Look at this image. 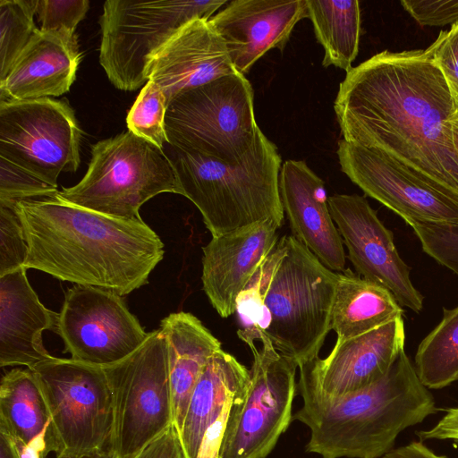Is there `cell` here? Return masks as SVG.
<instances>
[{"label":"cell","mask_w":458,"mask_h":458,"mask_svg":"<svg viewBox=\"0 0 458 458\" xmlns=\"http://www.w3.org/2000/svg\"><path fill=\"white\" fill-rule=\"evenodd\" d=\"M334 108L344 140L381 150L458 194V101L426 49L385 50L352 67Z\"/></svg>","instance_id":"cell-1"},{"label":"cell","mask_w":458,"mask_h":458,"mask_svg":"<svg viewBox=\"0 0 458 458\" xmlns=\"http://www.w3.org/2000/svg\"><path fill=\"white\" fill-rule=\"evenodd\" d=\"M29 251L23 267L121 296L146 284L164 243L142 219L111 216L56 195L20 200Z\"/></svg>","instance_id":"cell-2"},{"label":"cell","mask_w":458,"mask_h":458,"mask_svg":"<svg viewBox=\"0 0 458 458\" xmlns=\"http://www.w3.org/2000/svg\"><path fill=\"white\" fill-rule=\"evenodd\" d=\"M298 369L303 403L293 420L310 428L305 451L322 458L383 457L402 431L438 411L405 352L379 381L338 397L324 394L304 364Z\"/></svg>","instance_id":"cell-3"},{"label":"cell","mask_w":458,"mask_h":458,"mask_svg":"<svg viewBox=\"0 0 458 458\" xmlns=\"http://www.w3.org/2000/svg\"><path fill=\"white\" fill-rule=\"evenodd\" d=\"M163 150L174 166L181 195L198 208L212 237L267 219L284 225L279 192L282 158L259 128L251 148L236 164L168 142Z\"/></svg>","instance_id":"cell-4"},{"label":"cell","mask_w":458,"mask_h":458,"mask_svg":"<svg viewBox=\"0 0 458 458\" xmlns=\"http://www.w3.org/2000/svg\"><path fill=\"white\" fill-rule=\"evenodd\" d=\"M285 242L264 297L256 343L267 337L299 368L318 357L331 330L338 276L293 235H285Z\"/></svg>","instance_id":"cell-5"},{"label":"cell","mask_w":458,"mask_h":458,"mask_svg":"<svg viewBox=\"0 0 458 458\" xmlns=\"http://www.w3.org/2000/svg\"><path fill=\"white\" fill-rule=\"evenodd\" d=\"M164 192L181 195L173 165L163 149L127 131L93 145L85 175L56 196L111 216L142 219L140 207Z\"/></svg>","instance_id":"cell-6"},{"label":"cell","mask_w":458,"mask_h":458,"mask_svg":"<svg viewBox=\"0 0 458 458\" xmlns=\"http://www.w3.org/2000/svg\"><path fill=\"white\" fill-rule=\"evenodd\" d=\"M253 98L250 81L240 72L177 95L165 114L168 143L227 164L240 162L259 129Z\"/></svg>","instance_id":"cell-7"},{"label":"cell","mask_w":458,"mask_h":458,"mask_svg":"<svg viewBox=\"0 0 458 458\" xmlns=\"http://www.w3.org/2000/svg\"><path fill=\"white\" fill-rule=\"evenodd\" d=\"M227 0H107L99 24V63L118 89L131 91L148 81L152 56L185 24L209 20Z\"/></svg>","instance_id":"cell-8"},{"label":"cell","mask_w":458,"mask_h":458,"mask_svg":"<svg viewBox=\"0 0 458 458\" xmlns=\"http://www.w3.org/2000/svg\"><path fill=\"white\" fill-rule=\"evenodd\" d=\"M30 370L50 414V452L68 455L110 448L114 404L102 367L53 356Z\"/></svg>","instance_id":"cell-9"},{"label":"cell","mask_w":458,"mask_h":458,"mask_svg":"<svg viewBox=\"0 0 458 458\" xmlns=\"http://www.w3.org/2000/svg\"><path fill=\"white\" fill-rule=\"evenodd\" d=\"M112 392L110 448L131 458L174 425L166 343L160 328L131 355L103 367Z\"/></svg>","instance_id":"cell-10"},{"label":"cell","mask_w":458,"mask_h":458,"mask_svg":"<svg viewBox=\"0 0 458 458\" xmlns=\"http://www.w3.org/2000/svg\"><path fill=\"white\" fill-rule=\"evenodd\" d=\"M250 348V381L230 406L219 458H266L293 421L298 366L267 337Z\"/></svg>","instance_id":"cell-11"},{"label":"cell","mask_w":458,"mask_h":458,"mask_svg":"<svg viewBox=\"0 0 458 458\" xmlns=\"http://www.w3.org/2000/svg\"><path fill=\"white\" fill-rule=\"evenodd\" d=\"M81 130L72 108L45 98L0 101V157L57 188L81 164Z\"/></svg>","instance_id":"cell-12"},{"label":"cell","mask_w":458,"mask_h":458,"mask_svg":"<svg viewBox=\"0 0 458 458\" xmlns=\"http://www.w3.org/2000/svg\"><path fill=\"white\" fill-rule=\"evenodd\" d=\"M342 171L406 223L458 225V194L388 154L338 141Z\"/></svg>","instance_id":"cell-13"},{"label":"cell","mask_w":458,"mask_h":458,"mask_svg":"<svg viewBox=\"0 0 458 458\" xmlns=\"http://www.w3.org/2000/svg\"><path fill=\"white\" fill-rule=\"evenodd\" d=\"M122 296L90 285L65 293L56 334L72 360L106 367L125 359L148 338Z\"/></svg>","instance_id":"cell-14"},{"label":"cell","mask_w":458,"mask_h":458,"mask_svg":"<svg viewBox=\"0 0 458 458\" xmlns=\"http://www.w3.org/2000/svg\"><path fill=\"white\" fill-rule=\"evenodd\" d=\"M328 206L358 275L388 290L402 307L419 313L423 296L411 280L393 233L368 200L357 194H335L328 198Z\"/></svg>","instance_id":"cell-15"},{"label":"cell","mask_w":458,"mask_h":458,"mask_svg":"<svg viewBox=\"0 0 458 458\" xmlns=\"http://www.w3.org/2000/svg\"><path fill=\"white\" fill-rule=\"evenodd\" d=\"M307 17L306 0H234L209 21L233 68L244 75L268 50H283L296 23Z\"/></svg>","instance_id":"cell-16"},{"label":"cell","mask_w":458,"mask_h":458,"mask_svg":"<svg viewBox=\"0 0 458 458\" xmlns=\"http://www.w3.org/2000/svg\"><path fill=\"white\" fill-rule=\"evenodd\" d=\"M403 318L335 344L327 357L305 363L319 389L338 397L365 389L391 369L404 352Z\"/></svg>","instance_id":"cell-17"},{"label":"cell","mask_w":458,"mask_h":458,"mask_svg":"<svg viewBox=\"0 0 458 458\" xmlns=\"http://www.w3.org/2000/svg\"><path fill=\"white\" fill-rule=\"evenodd\" d=\"M281 226L267 219L212 237L202 248L203 290L220 317L235 313L238 295L275 249Z\"/></svg>","instance_id":"cell-18"},{"label":"cell","mask_w":458,"mask_h":458,"mask_svg":"<svg viewBox=\"0 0 458 458\" xmlns=\"http://www.w3.org/2000/svg\"><path fill=\"white\" fill-rule=\"evenodd\" d=\"M235 72L225 42L206 19H195L181 28L147 68L148 80L161 88L167 106L184 91Z\"/></svg>","instance_id":"cell-19"},{"label":"cell","mask_w":458,"mask_h":458,"mask_svg":"<svg viewBox=\"0 0 458 458\" xmlns=\"http://www.w3.org/2000/svg\"><path fill=\"white\" fill-rule=\"evenodd\" d=\"M279 192L292 235L327 267L343 272L346 255L323 180L304 161L286 160L279 174Z\"/></svg>","instance_id":"cell-20"},{"label":"cell","mask_w":458,"mask_h":458,"mask_svg":"<svg viewBox=\"0 0 458 458\" xmlns=\"http://www.w3.org/2000/svg\"><path fill=\"white\" fill-rule=\"evenodd\" d=\"M21 267L0 276V366L32 369L53 356L43 344L44 330L57 331L59 313L46 308Z\"/></svg>","instance_id":"cell-21"},{"label":"cell","mask_w":458,"mask_h":458,"mask_svg":"<svg viewBox=\"0 0 458 458\" xmlns=\"http://www.w3.org/2000/svg\"><path fill=\"white\" fill-rule=\"evenodd\" d=\"M81 59L75 33L39 29L0 82V101L40 99L68 92Z\"/></svg>","instance_id":"cell-22"},{"label":"cell","mask_w":458,"mask_h":458,"mask_svg":"<svg viewBox=\"0 0 458 458\" xmlns=\"http://www.w3.org/2000/svg\"><path fill=\"white\" fill-rule=\"evenodd\" d=\"M159 328L166 343L174 425L180 434L194 387L221 343L190 312L169 314Z\"/></svg>","instance_id":"cell-23"},{"label":"cell","mask_w":458,"mask_h":458,"mask_svg":"<svg viewBox=\"0 0 458 458\" xmlns=\"http://www.w3.org/2000/svg\"><path fill=\"white\" fill-rule=\"evenodd\" d=\"M250 377V369L222 349L209 359L192 392L180 433L186 458H197L207 428L246 387Z\"/></svg>","instance_id":"cell-24"},{"label":"cell","mask_w":458,"mask_h":458,"mask_svg":"<svg viewBox=\"0 0 458 458\" xmlns=\"http://www.w3.org/2000/svg\"><path fill=\"white\" fill-rule=\"evenodd\" d=\"M337 276L330 321L336 344L403 318L402 306L386 288L348 268L338 272Z\"/></svg>","instance_id":"cell-25"},{"label":"cell","mask_w":458,"mask_h":458,"mask_svg":"<svg viewBox=\"0 0 458 458\" xmlns=\"http://www.w3.org/2000/svg\"><path fill=\"white\" fill-rule=\"evenodd\" d=\"M48 408L32 370L13 369L0 384V428L14 441L28 444L49 424Z\"/></svg>","instance_id":"cell-26"},{"label":"cell","mask_w":458,"mask_h":458,"mask_svg":"<svg viewBox=\"0 0 458 458\" xmlns=\"http://www.w3.org/2000/svg\"><path fill=\"white\" fill-rule=\"evenodd\" d=\"M308 18L324 48L322 64L349 72L359 52L360 37V2L306 0Z\"/></svg>","instance_id":"cell-27"},{"label":"cell","mask_w":458,"mask_h":458,"mask_svg":"<svg viewBox=\"0 0 458 458\" xmlns=\"http://www.w3.org/2000/svg\"><path fill=\"white\" fill-rule=\"evenodd\" d=\"M414 367L428 389L458 380V305L443 310L441 321L419 344Z\"/></svg>","instance_id":"cell-28"},{"label":"cell","mask_w":458,"mask_h":458,"mask_svg":"<svg viewBox=\"0 0 458 458\" xmlns=\"http://www.w3.org/2000/svg\"><path fill=\"white\" fill-rule=\"evenodd\" d=\"M38 0H0V82L39 31L34 22Z\"/></svg>","instance_id":"cell-29"},{"label":"cell","mask_w":458,"mask_h":458,"mask_svg":"<svg viewBox=\"0 0 458 458\" xmlns=\"http://www.w3.org/2000/svg\"><path fill=\"white\" fill-rule=\"evenodd\" d=\"M286 251L285 235L259 266L236 300L238 337L250 348L256 345L258 326L264 297L273 275Z\"/></svg>","instance_id":"cell-30"},{"label":"cell","mask_w":458,"mask_h":458,"mask_svg":"<svg viewBox=\"0 0 458 458\" xmlns=\"http://www.w3.org/2000/svg\"><path fill=\"white\" fill-rule=\"evenodd\" d=\"M167 100L161 88L148 81L128 112V131L163 149L167 143Z\"/></svg>","instance_id":"cell-31"},{"label":"cell","mask_w":458,"mask_h":458,"mask_svg":"<svg viewBox=\"0 0 458 458\" xmlns=\"http://www.w3.org/2000/svg\"><path fill=\"white\" fill-rule=\"evenodd\" d=\"M16 203L0 200V276L23 267L28 256Z\"/></svg>","instance_id":"cell-32"},{"label":"cell","mask_w":458,"mask_h":458,"mask_svg":"<svg viewBox=\"0 0 458 458\" xmlns=\"http://www.w3.org/2000/svg\"><path fill=\"white\" fill-rule=\"evenodd\" d=\"M406 224L412 228L425 253L458 275V225Z\"/></svg>","instance_id":"cell-33"},{"label":"cell","mask_w":458,"mask_h":458,"mask_svg":"<svg viewBox=\"0 0 458 458\" xmlns=\"http://www.w3.org/2000/svg\"><path fill=\"white\" fill-rule=\"evenodd\" d=\"M59 191L27 170L0 157V200L18 202L54 197Z\"/></svg>","instance_id":"cell-34"},{"label":"cell","mask_w":458,"mask_h":458,"mask_svg":"<svg viewBox=\"0 0 458 458\" xmlns=\"http://www.w3.org/2000/svg\"><path fill=\"white\" fill-rule=\"evenodd\" d=\"M89 6L88 0H38L36 14L40 30L74 34Z\"/></svg>","instance_id":"cell-35"},{"label":"cell","mask_w":458,"mask_h":458,"mask_svg":"<svg viewBox=\"0 0 458 458\" xmlns=\"http://www.w3.org/2000/svg\"><path fill=\"white\" fill-rule=\"evenodd\" d=\"M443 73L458 101V23L440 31L426 49Z\"/></svg>","instance_id":"cell-36"},{"label":"cell","mask_w":458,"mask_h":458,"mask_svg":"<svg viewBox=\"0 0 458 458\" xmlns=\"http://www.w3.org/2000/svg\"><path fill=\"white\" fill-rule=\"evenodd\" d=\"M401 4L421 26L458 23V0H402Z\"/></svg>","instance_id":"cell-37"},{"label":"cell","mask_w":458,"mask_h":458,"mask_svg":"<svg viewBox=\"0 0 458 458\" xmlns=\"http://www.w3.org/2000/svg\"><path fill=\"white\" fill-rule=\"evenodd\" d=\"M131 458H186L180 434L174 425Z\"/></svg>","instance_id":"cell-38"},{"label":"cell","mask_w":458,"mask_h":458,"mask_svg":"<svg viewBox=\"0 0 458 458\" xmlns=\"http://www.w3.org/2000/svg\"><path fill=\"white\" fill-rule=\"evenodd\" d=\"M231 404L226 406L220 416L207 428L202 437L197 458H219Z\"/></svg>","instance_id":"cell-39"},{"label":"cell","mask_w":458,"mask_h":458,"mask_svg":"<svg viewBox=\"0 0 458 458\" xmlns=\"http://www.w3.org/2000/svg\"><path fill=\"white\" fill-rule=\"evenodd\" d=\"M420 441L458 440V408L446 410L445 415L431 428L417 432Z\"/></svg>","instance_id":"cell-40"},{"label":"cell","mask_w":458,"mask_h":458,"mask_svg":"<svg viewBox=\"0 0 458 458\" xmlns=\"http://www.w3.org/2000/svg\"><path fill=\"white\" fill-rule=\"evenodd\" d=\"M47 428L48 427L28 444L13 440L20 458L47 457L48 453H50L47 440Z\"/></svg>","instance_id":"cell-41"},{"label":"cell","mask_w":458,"mask_h":458,"mask_svg":"<svg viewBox=\"0 0 458 458\" xmlns=\"http://www.w3.org/2000/svg\"><path fill=\"white\" fill-rule=\"evenodd\" d=\"M382 458H447L438 455L427 447L421 441H412L410 444L391 450Z\"/></svg>","instance_id":"cell-42"},{"label":"cell","mask_w":458,"mask_h":458,"mask_svg":"<svg viewBox=\"0 0 458 458\" xmlns=\"http://www.w3.org/2000/svg\"><path fill=\"white\" fill-rule=\"evenodd\" d=\"M0 458H20L10 435L0 428Z\"/></svg>","instance_id":"cell-43"},{"label":"cell","mask_w":458,"mask_h":458,"mask_svg":"<svg viewBox=\"0 0 458 458\" xmlns=\"http://www.w3.org/2000/svg\"><path fill=\"white\" fill-rule=\"evenodd\" d=\"M55 458H119L111 448L81 454H58Z\"/></svg>","instance_id":"cell-44"},{"label":"cell","mask_w":458,"mask_h":458,"mask_svg":"<svg viewBox=\"0 0 458 458\" xmlns=\"http://www.w3.org/2000/svg\"><path fill=\"white\" fill-rule=\"evenodd\" d=\"M454 145L458 156V119L452 123Z\"/></svg>","instance_id":"cell-45"},{"label":"cell","mask_w":458,"mask_h":458,"mask_svg":"<svg viewBox=\"0 0 458 458\" xmlns=\"http://www.w3.org/2000/svg\"><path fill=\"white\" fill-rule=\"evenodd\" d=\"M454 444H457V445H458V440H457V441H454Z\"/></svg>","instance_id":"cell-46"}]
</instances>
